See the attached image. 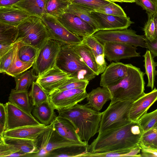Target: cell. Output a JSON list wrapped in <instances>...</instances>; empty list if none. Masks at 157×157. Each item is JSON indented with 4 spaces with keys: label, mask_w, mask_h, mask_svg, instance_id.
I'll return each instance as SVG.
<instances>
[{
    "label": "cell",
    "mask_w": 157,
    "mask_h": 157,
    "mask_svg": "<svg viewBox=\"0 0 157 157\" xmlns=\"http://www.w3.org/2000/svg\"><path fill=\"white\" fill-rule=\"evenodd\" d=\"M133 101H120L110 104L102 112L98 134L124 126L132 121L130 110Z\"/></svg>",
    "instance_id": "8992f818"
},
{
    "label": "cell",
    "mask_w": 157,
    "mask_h": 157,
    "mask_svg": "<svg viewBox=\"0 0 157 157\" xmlns=\"http://www.w3.org/2000/svg\"><path fill=\"white\" fill-rule=\"evenodd\" d=\"M18 33L17 26L0 22V57L13 47Z\"/></svg>",
    "instance_id": "44dd1931"
},
{
    "label": "cell",
    "mask_w": 157,
    "mask_h": 157,
    "mask_svg": "<svg viewBox=\"0 0 157 157\" xmlns=\"http://www.w3.org/2000/svg\"><path fill=\"white\" fill-rule=\"evenodd\" d=\"M147 21L144 25L143 30L145 38L149 40L152 41L156 37L154 15L147 16Z\"/></svg>",
    "instance_id": "f6af8a7d"
},
{
    "label": "cell",
    "mask_w": 157,
    "mask_h": 157,
    "mask_svg": "<svg viewBox=\"0 0 157 157\" xmlns=\"http://www.w3.org/2000/svg\"><path fill=\"white\" fill-rule=\"evenodd\" d=\"M38 77L33 68L25 71L14 77L16 84L15 89L18 91H28Z\"/></svg>",
    "instance_id": "836d02e7"
},
{
    "label": "cell",
    "mask_w": 157,
    "mask_h": 157,
    "mask_svg": "<svg viewBox=\"0 0 157 157\" xmlns=\"http://www.w3.org/2000/svg\"><path fill=\"white\" fill-rule=\"evenodd\" d=\"M135 3L146 10L147 16L154 15L156 12L157 0H136Z\"/></svg>",
    "instance_id": "bcb514c9"
},
{
    "label": "cell",
    "mask_w": 157,
    "mask_h": 157,
    "mask_svg": "<svg viewBox=\"0 0 157 157\" xmlns=\"http://www.w3.org/2000/svg\"><path fill=\"white\" fill-rule=\"evenodd\" d=\"M144 74L140 68L128 64L127 75L116 85L107 87L112 96L110 104L120 101H134L143 95Z\"/></svg>",
    "instance_id": "3957f363"
},
{
    "label": "cell",
    "mask_w": 157,
    "mask_h": 157,
    "mask_svg": "<svg viewBox=\"0 0 157 157\" xmlns=\"http://www.w3.org/2000/svg\"><path fill=\"white\" fill-rule=\"evenodd\" d=\"M16 45L13 59L9 69L6 73L7 75L15 77L27 70L33 63L24 62L19 59L18 53V45Z\"/></svg>",
    "instance_id": "1f68e13d"
},
{
    "label": "cell",
    "mask_w": 157,
    "mask_h": 157,
    "mask_svg": "<svg viewBox=\"0 0 157 157\" xmlns=\"http://www.w3.org/2000/svg\"><path fill=\"white\" fill-rule=\"evenodd\" d=\"M21 150L14 145L7 143L3 135H0V157L9 156Z\"/></svg>",
    "instance_id": "ee69618b"
},
{
    "label": "cell",
    "mask_w": 157,
    "mask_h": 157,
    "mask_svg": "<svg viewBox=\"0 0 157 157\" xmlns=\"http://www.w3.org/2000/svg\"><path fill=\"white\" fill-rule=\"evenodd\" d=\"M156 13L157 14V9H156Z\"/></svg>",
    "instance_id": "680465c9"
},
{
    "label": "cell",
    "mask_w": 157,
    "mask_h": 157,
    "mask_svg": "<svg viewBox=\"0 0 157 157\" xmlns=\"http://www.w3.org/2000/svg\"><path fill=\"white\" fill-rule=\"evenodd\" d=\"M71 4L69 0H46L45 14L57 19Z\"/></svg>",
    "instance_id": "d6a6232c"
},
{
    "label": "cell",
    "mask_w": 157,
    "mask_h": 157,
    "mask_svg": "<svg viewBox=\"0 0 157 157\" xmlns=\"http://www.w3.org/2000/svg\"><path fill=\"white\" fill-rule=\"evenodd\" d=\"M92 35L102 44L108 42H118L147 48L145 37L136 34V32L131 29L100 30Z\"/></svg>",
    "instance_id": "ba28073f"
},
{
    "label": "cell",
    "mask_w": 157,
    "mask_h": 157,
    "mask_svg": "<svg viewBox=\"0 0 157 157\" xmlns=\"http://www.w3.org/2000/svg\"><path fill=\"white\" fill-rule=\"evenodd\" d=\"M154 17L155 25V38H157V14L155 13L154 14Z\"/></svg>",
    "instance_id": "f5cc1de1"
},
{
    "label": "cell",
    "mask_w": 157,
    "mask_h": 157,
    "mask_svg": "<svg viewBox=\"0 0 157 157\" xmlns=\"http://www.w3.org/2000/svg\"><path fill=\"white\" fill-rule=\"evenodd\" d=\"M89 82L86 80H79L71 77L62 85L53 92L74 89H86Z\"/></svg>",
    "instance_id": "ab89813d"
},
{
    "label": "cell",
    "mask_w": 157,
    "mask_h": 157,
    "mask_svg": "<svg viewBox=\"0 0 157 157\" xmlns=\"http://www.w3.org/2000/svg\"><path fill=\"white\" fill-rule=\"evenodd\" d=\"M157 101V89L155 88L151 92L145 93L133 101L131 108L129 118L132 121L138 122L149 108Z\"/></svg>",
    "instance_id": "ac0fdd59"
},
{
    "label": "cell",
    "mask_w": 157,
    "mask_h": 157,
    "mask_svg": "<svg viewBox=\"0 0 157 157\" xmlns=\"http://www.w3.org/2000/svg\"><path fill=\"white\" fill-rule=\"evenodd\" d=\"M106 1L112 2H122L121 0H105Z\"/></svg>",
    "instance_id": "6f0895ef"
},
{
    "label": "cell",
    "mask_w": 157,
    "mask_h": 157,
    "mask_svg": "<svg viewBox=\"0 0 157 157\" xmlns=\"http://www.w3.org/2000/svg\"><path fill=\"white\" fill-rule=\"evenodd\" d=\"M88 145L74 146L60 148L49 152L46 157H82L88 152Z\"/></svg>",
    "instance_id": "f546056e"
},
{
    "label": "cell",
    "mask_w": 157,
    "mask_h": 157,
    "mask_svg": "<svg viewBox=\"0 0 157 157\" xmlns=\"http://www.w3.org/2000/svg\"><path fill=\"white\" fill-rule=\"evenodd\" d=\"M82 43L92 50L98 65L99 74L102 73L107 67L103 44L92 35L83 38Z\"/></svg>",
    "instance_id": "603a6c76"
},
{
    "label": "cell",
    "mask_w": 157,
    "mask_h": 157,
    "mask_svg": "<svg viewBox=\"0 0 157 157\" xmlns=\"http://www.w3.org/2000/svg\"><path fill=\"white\" fill-rule=\"evenodd\" d=\"M38 141L39 151L34 157H46L49 152L62 148L88 144V142H76L62 136L55 130L53 121L49 128L39 137Z\"/></svg>",
    "instance_id": "52a82bcc"
},
{
    "label": "cell",
    "mask_w": 157,
    "mask_h": 157,
    "mask_svg": "<svg viewBox=\"0 0 157 157\" xmlns=\"http://www.w3.org/2000/svg\"><path fill=\"white\" fill-rule=\"evenodd\" d=\"M96 11L120 17L127 16L123 9L120 6L112 2H110L108 4L101 7Z\"/></svg>",
    "instance_id": "60d3db41"
},
{
    "label": "cell",
    "mask_w": 157,
    "mask_h": 157,
    "mask_svg": "<svg viewBox=\"0 0 157 157\" xmlns=\"http://www.w3.org/2000/svg\"><path fill=\"white\" fill-rule=\"evenodd\" d=\"M144 132L138 122L98 134L88 145V152L98 153L130 149L139 145Z\"/></svg>",
    "instance_id": "6da1fadb"
},
{
    "label": "cell",
    "mask_w": 157,
    "mask_h": 157,
    "mask_svg": "<svg viewBox=\"0 0 157 157\" xmlns=\"http://www.w3.org/2000/svg\"><path fill=\"white\" fill-rule=\"evenodd\" d=\"M57 19L69 31L82 38L92 35L96 32L88 23L70 13L64 12Z\"/></svg>",
    "instance_id": "5bb4252c"
},
{
    "label": "cell",
    "mask_w": 157,
    "mask_h": 157,
    "mask_svg": "<svg viewBox=\"0 0 157 157\" xmlns=\"http://www.w3.org/2000/svg\"><path fill=\"white\" fill-rule=\"evenodd\" d=\"M55 109L53 105L49 101L34 106L32 113L41 123L48 125L56 116Z\"/></svg>",
    "instance_id": "484cf974"
},
{
    "label": "cell",
    "mask_w": 157,
    "mask_h": 157,
    "mask_svg": "<svg viewBox=\"0 0 157 157\" xmlns=\"http://www.w3.org/2000/svg\"><path fill=\"white\" fill-rule=\"evenodd\" d=\"M128 64L113 62L107 66L101 76L100 85L105 87L114 86L127 75Z\"/></svg>",
    "instance_id": "e0dca14e"
},
{
    "label": "cell",
    "mask_w": 157,
    "mask_h": 157,
    "mask_svg": "<svg viewBox=\"0 0 157 157\" xmlns=\"http://www.w3.org/2000/svg\"><path fill=\"white\" fill-rule=\"evenodd\" d=\"M16 42L13 47L6 53L0 57V72L6 74L12 62L16 45Z\"/></svg>",
    "instance_id": "7bdbcfd3"
},
{
    "label": "cell",
    "mask_w": 157,
    "mask_h": 157,
    "mask_svg": "<svg viewBox=\"0 0 157 157\" xmlns=\"http://www.w3.org/2000/svg\"><path fill=\"white\" fill-rule=\"evenodd\" d=\"M5 105L6 113V130L42 124L32 115L28 114L9 101Z\"/></svg>",
    "instance_id": "7c38bea8"
},
{
    "label": "cell",
    "mask_w": 157,
    "mask_h": 157,
    "mask_svg": "<svg viewBox=\"0 0 157 157\" xmlns=\"http://www.w3.org/2000/svg\"><path fill=\"white\" fill-rule=\"evenodd\" d=\"M141 157H157V149L144 147H141Z\"/></svg>",
    "instance_id": "681fc988"
},
{
    "label": "cell",
    "mask_w": 157,
    "mask_h": 157,
    "mask_svg": "<svg viewBox=\"0 0 157 157\" xmlns=\"http://www.w3.org/2000/svg\"><path fill=\"white\" fill-rule=\"evenodd\" d=\"M86 98V105L99 111L107 101L111 100L112 96L107 87H98L88 93Z\"/></svg>",
    "instance_id": "7402d4cb"
},
{
    "label": "cell",
    "mask_w": 157,
    "mask_h": 157,
    "mask_svg": "<svg viewBox=\"0 0 157 157\" xmlns=\"http://www.w3.org/2000/svg\"><path fill=\"white\" fill-rule=\"evenodd\" d=\"M17 27L18 33L16 42L21 41L39 50L50 38L41 17L30 16Z\"/></svg>",
    "instance_id": "5b68a950"
},
{
    "label": "cell",
    "mask_w": 157,
    "mask_h": 157,
    "mask_svg": "<svg viewBox=\"0 0 157 157\" xmlns=\"http://www.w3.org/2000/svg\"><path fill=\"white\" fill-rule=\"evenodd\" d=\"M48 30L50 38L62 44L75 46L82 43V38L73 33L55 17L46 14L41 17Z\"/></svg>",
    "instance_id": "30bf717a"
},
{
    "label": "cell",
    "mask_w": 157,
    "mask_h": 157,
    "mask_svg": "<svg viewBox=\"0 0 157 157\" xmlns=\"http://www.w3.org/2000/svg\"><path fill=\"white\" fill-rule=\"evenodd\" d=\"M21 0H0V7L7 6L16 4Z\"/></svg>",
    "instance_id": "816d5d0a"
},
{
    "label": "cell",
    "mask_w": 157,
    "mask_h": 157,
    "mask_svg": "<svg viewBox=\"0 0 157 157\" xmlns=\"http://www.w3.org/2000/svg\"><path fill=\"white\" fill-rule=\"evenodd\" d=\"M138 122L144 132L153 127L157 123V109L145 114Z\"/></svg>",
    "instance_id": "f35d334b"
},
{
    "label": "cell",
    "mask_w": 157,
    "mask_h": 157,
    "mask_svg": "<svg viewBox=\"0 0 157 157\" xmlns=\"http://www.w3.org/2000/svg\"><path fill=\"white\" fill-rule=\"evenodd\" d=\"M157 137V125H155L143 132L139 145L140 147H150Z\"/></svg>",
    "instance_id": "b9f144b4"
},
{
    "label": "cell",
    "mask_w": 157,
    "mask_h": 157,
    "mask_svg": "<svg viewBox=\"0 0 157 157\" xmlns=\"http://www.w3.org/2000/svg\"><path fill=\"white\" fill-rule=\"evenodd\" d=\"M122 2L134 3L136 2V0H121Z\"/></svg>",
    "instance_id": "9f6ffc18"
},
{
    "label": "cell",
    "mask_w": 157,
    "mask_h": 157,
    "mask_svg": "<svg viewBox=\"0 0 157 157\" xmlns=\"http://www.w3.org/2000/svg\"><path fill=\"white\" fill-rule=\"evenodd\" d=\"M7 143L13 144L23 152L30 154H37L39 151L38 139L4 137Z\"/></svg>",
    "instance_id": "f1b7e54d"
},
{
    "label": "cell",
    "mask_w": 157,
    "mask_h": 157,
    "mask_svg": "<svg viewBox=\"0 0 157 157\" xmlns=\"http://www.w3.org/2000/svg\"><path fill=\"white\" fill-rule=\"evenodd\" d=\"M100 30L128 29L134 22L128 17H123L108 14L97 11L90 12Z\"/></svg>",
    "instance_id": "2e32d148"
},
{
    "label": "cell",
    "mask_w": 157,
    "mask_h": 157,
    "mask_svg": "<svg viewBox=\"0 0 157 157\" xmlns=\"http://www.w3.org/2000/svg\"><path fill=\"white\" fill-rule=\"evenodd\" d=\"M50 125L28 126L6 130L3 133L4 137L26 139L36 140L49 127Z\"/></svg>",
    "instance_id": "d6986e66"
},
{
    "label": "cell",
    "mask_w": 157,
    "mask_h": 157,
    "mask_svg": "<svg viewBox=\"0 0 157 157\" xmlns=\"http://www.w3.org/2000/svg\"><path fill=\"white\" fill-rule=\"evenodd\" d=\"M30 16L24 10L15 5L0 7V22L17 26Z\"/></svg>",
    "instance_id": "ffe728a7"
},
{
    "label": "cell",
    "mask_w": 157,
    "mask_h": 157,
    "mask_svg": "<svg viewBox=\"0 0 157 157\" xmlns=\"http://www.w3.org/2000/svg\"><path fill=\"white\" fill-rule=\"evenodd\" d=\"M143 56L144 58V67L145 69L144 74H146L148 80L147 87H150L152 90L153 89L155 78L157 75V71L155 67L157 66V62L154 60V57L150 51L147 50Z\"/></svg>",
    "instance_id": "4dcf8cb0"
},
{
    "label": "cell",
    "mask_w": 157,
    "mask_h": 157,
    "mask_svg": "<svg viewBox=\"0 0 157 157\" xmlns=\"http://www.w3.org/2000/svg\"><path fill=\"white\" fill-rule=\"evenodd\" d=\"M131 149L98 153L88 152L83 155L82 157H126V154Z\"/></svg>",
    "instance_id": "7dc6e473"
},
{
    "label": "cell",
    "mask_w": 157,
    "mask_h": 157,
    "mask_svg": "<svg viewBox=\"0 0 157 157\" xmlns=\"http://www.w3.org/2000/svg\"><path fill=\"white\" fill-rule=\"evenodd\" d=\"M64 12L70 13L78 16L90 24L96 31L98 30L97 25L92 18L90 12L87 11L78 6L71 4L66 9Z\"/></svg>",
    "instance_id": "74e56055"
},
{
    "label": "cell",
    "mask_w": 157,
    "mask_h": 157,
    "mask_svg": "<svg viewBox=\"0 0 157 157\" xmlns=\"http://www.w3.org/2000/svg\"><path fill=\"white\" fill-rule=\"evenodd\" d=\"M72 46L76 52L83 59L86 65L96 75L100 74L95 56L90 48L82 43Z\"/></svg>",
    "instance_id": "4316f807"
},
{
    "label": "cell",
    "mask_w": 157,
    "mask_h": 157,
    "mask_svg": "<svg viewBox=\"0 0 157 157\" xmlns=\"http://www.w3.org/2000/svg\"><path fill=\"white\" fill-rule=\"evenodd\" d=\"M61 44L49 38L39 50L33 65L36 75H40L56 65Z\"/></svg>",
    "instance_id": "9c48e42d"
},
{
    "label": "cell",
    "mask_w": 157,
    "mask_h": 157,
    "mask_svg": "<svg viewBox=\"0 0 157 157\" xmlns=\"http://www.w3.org/2000/svg\"><path fill=\"white\" fill-rule=\"evenodd\" d=\"M145 41L147 48L150 51L153 57H157V38L152 41L149 40L145 38Z\"/></svg>",
    "instance_id": "c3c4849f"
},
{
    "label": "cell",
    "mask_w": 157,
    "mask_h": 157,
    "mask_svg": "<svg viewBox=\"0 0 157 157\" xmlns=\"http://www.w3.org/2000/svg\"><path fill=\"white\" fill-rule=\"evenodd\" d=\"M148 148L157 149V137L153 142L151 147Z\"/></svg>",
    "instance_id": "db71d44e"
},
{
    "label": "cell",
    "mask_w": 157,
    "mask_h": 157,
    "mask_svg": "<svg viewBox=\"0 0 157 157\" xmlns=\"http://www.w3.org/2000/svg\"><path fill=\"white\" fill-rule=\"evenodd\" d=\"M29 94L34 106L49 101L48 95L36 81L33 82Z\"/></svg>",
    "instance_id": "d590c367"
},
{
    "label": "cell",
    "mask_w": 157,
    "mask_h": 157,
    "mask_svg": "<svg viewBox=\"0 0 157 157\" xmlns=\"http://www.w3.org/2000/svg\"><path fill=\"white\" fill-rule=\"evenodd\" d=\"M56 65L70 77L78 80L89 81L96 76L76 52L72 46L61 44Z\"/></svg>",
    "instance_id": "277c9868"
},
{
    "label": "cell",
    "mask_w": 157,
    "mask_h": 157,
    "mask_svg": "<svg viewBox=\"0 0 157 157\" xmlns=\"http://www.w3.org/2000/svg\"><path fill=\"white\" fill-rule=\"evenodd\" d=\"M6 113L5 105L0 103V124L6 127Z\"/></svg>",
    "instance_id": "f907efd6"
},
{
    "label": "cell",
    "mask_w": 157,
    "mask_h": 157,
    "mask_svg": "<svg viewBox=\"0 0 157 157\" xmlns=\"http://www.w3.org/2000/svg\"><path fill=\"white\" fill-rule=\"evenodd\" d=\"M57 111L59 116L67 119L72 124L82 141L88 142L98 132L102 113L86 104L78 103Z\"/></svg>",
    "instance_id": "7a4b0ae2"
},
{
    "label": "cell",
    "mask_w": 157,
    "mask_h": 157,
    "mask_svg": "<svg viewBox=\"0 0 157 157\" xmlns=\"http://www.w3.org/2000/svg\"><path fill=\"white\" fill-rule=\"evenodd\" d=\"M70 77L55 65L38 76L36 81L49 95Z\"/></svg>",
    "instance_id": "4fadbf2b"
},
{
    "label": "cell",
    "mask_w": 157,
    "mask_h": 157,
    "mask_svg": "<svg viewBox=\"0 0 157 157\" xmlns=\"http://www.w3.org/2000/svg\"><path fill=\"white\" fill-rule=\"evenodd\" d=\"M15 5L30 16L41 17L45 14L46 0H21Z\"/></svg>",
    "instance_id": "83f0119b"
},
{
    "label": "cell",
    "mask_w": 157,
    "mask_h": 157,
    "mask_svg": "<svg viewBox=\"0 0 157 157\" xmlns=\"http://www.w3.org/2000/svg\"><path fill=\"white\" fill-rule=\"evenodd\" d=\"M8 100L12 103L30 115L34 108L28 91H18L12 89Z\"/></svg>",
    "instance_id": "d4e9b609"
},
{
    "label": "cell",
    "mask_w": 157,
    "mask_h": 157,
    "mask_svg": "<svg viewBox=\"0 0 157 157\" xmlns=\"http://www.w3.org/2000/svg\"><path fill=\"white\" fill-rule=\"evenodd\" d=\"M105 57L108 61L117 62L123 59L140 56L136 47L129 44L114 42L103 44Z\"/></svg>",
    "instance_id": "9a60e30c"
},
{
    "label": "cell",
    "mask_w": 157,
    "mask_h": 157,
    "mask_svg": "<svg viewBox=\"0 0 157 157\" xmlns=\"http://www.w3.org/2000/svg\"><path fill=\"white\" fill-rule=\"evenodd\" d=\"M6 127L0 124V135H3V133L6 130Z\"/></svg>",
    "instance_id": "11a10c76"
},
{
    "label": "cell",
    "mask_w": 157,
    "mask_h": 157,
    "mask_svg": "<svg viewBox=\"0 0 157 157\" xmlns=\"http://www.w3.org/2000/svg\"><path fill=\"white\" fill-rule=\"evenodd\" d=\"M17 42L18 53L20 60L24 62L34 63L39 50L33 46L21 41Z\"/></svg>",
    "instance_id": "e575fe53"
},
{
    "label": "cell",
    "mask_w": 157,
    "mask_h": 157,
    "mask_svg": "<svg viewBox=\"0 0 157 157\" xmlns=\"http://www.w3.org/2000/svg\"><path fill=\"white\" fill-rule=\"evenodd\" d=\"M86 89L77 88L52 92L49 100L55 109L58 110L74 106L86 98Z\"/></svg>",
    "instance_id": "8fae6325"
},
{
    "label": "cell",
    "mask_w": 157,
    "mask_h": 157,
    "mask_svg": "<svg viewBox=\"0 0 157 157\" xmlns=\"http://www.w3.org/2000/svg\"><path fill=\"white\" fill-rule=\"evenodd\" d=\"M71 4L89 12L96 11L101 7L108 4L110 1L105 0H69Z\"/></svg>",
    "instance_id": "8d00e7d4"
},
{
    "label": "cell",
    "mask_w": 157,
    "mask_h": 157,
    "mask_svg": "<svg viewBox=\"0 0 157 157\" xmlns=\"http://www.w3.org/2000/svg\"><path fill=\"white\" fill-rule=\"evenodd\" d=\"M155 125H157V123H156V124Z\"/></svg>",
    "instance_id": "91938a15"
},
{
    "label": "cell",
    "mask_w": 157,
    "mask_h": 157,
    "mask_svg": "<svg viewBox=\"0 0 157 157\" xmlns=\"http://www.w3.org/2000/svg\"><path fill=\"white\" fill-rule=\"evenodd\" d=\"M53 121L55 130L62 136L76 142H84L81 140L74 126L68 120L58 116Z\"/></svg>",
    "instance_id": "cb8c5ba5"
}]
</instances>
